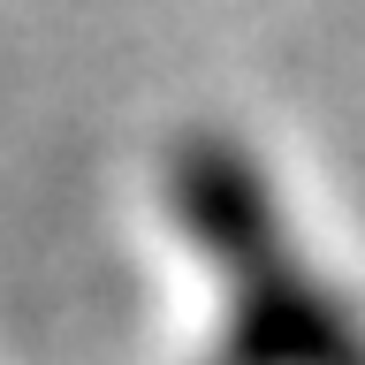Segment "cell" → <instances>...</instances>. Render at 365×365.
I'll list each match as a JSON object with an SVG mask.
<instances>
[]
</instances>
